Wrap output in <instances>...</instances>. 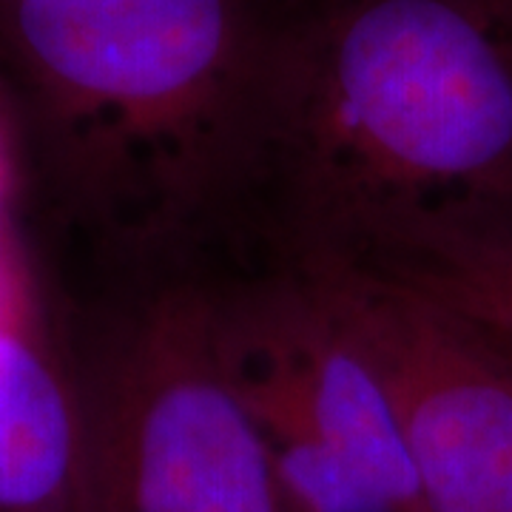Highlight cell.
<instances>
[{
  "label": "cell",
  "instance_id": "3957f363",
  "mask_svg": "<svg viewBox=\"0 0 512 512\" xmlns=\"http://www.w3.org/2000/svg\"><path fill=\"white\" fill-rule=\"evenodd\" d=\"M92 512H288L222 365L208 276L146 282L83 393Z\"/></svg>",
  "mask_w": 512,
  "mask_h": 512
},
{
  "label": "cell",
  "instance_id": "277c9868",
  "mask_svg": "<svg viewBox=\"0 0 512 512\" xmlns=\"http://www.w3.org/2000/svg\"><path fill=\"white\" fill-rule=\"evenodd\" d=\"M222 365L274 458L288 512H421L379 373L308 276L214 274Z\"/></svg>",
  "mask_w": 512,
  "mask_h": 512
},
{
  "label": "cell",
  "instance_id": "9c48e42d",
  "mask_svg": "<svg viewBox=\"0 0 512 512\" xmlns=\"http://www.w3.org/2000/svg\"><path fill=\"white\" fill-rule=\"evenodd\" d=\"M493 342H495V339H493ZM495 345H498V342H495ZM501 348H504V345H501ZM504 350H507V353H510V359H512V348H504Z\"/></svg>",
  "mask_w": 512,
  "mask_h": 512
},
{
  "label": "cell",
  "instance_id": "8992f818",
  "mask_svg": "<svg viewBox=\"0 0 512 512\" xmlns=\"http://www.w3.org/2000/svg\"><path fill=\"white\" fill-rule=\"evenodd\" d=\"M0 512H92L83 393L15 319H0Z\"/></svg>",
  "mask_w": 512,
  "mask_h": 512
},
{
  "label": "cell",
  "instance_id": "7a4b0ae2",
  "mask_svg": "<svg viewBox=\"0 0 512 512\" xmlns=\"http://www.w3.org/2000/svg\"><path fill=\"white\" fill-rule=\"evenodd\" d=\"M288 0H0V55L83 211L146 282L239 242Z\"/></svg>",
  "mask_w": 512,
  "mask_h": 512
},
{
  "label": "cell",
  "instance_id": "6da1fadb",
  "mask_svg": "<svg viewBox=\"0 0 512 512\" xmlns=\"http://www.w3.org/2000/svg\"><path fill=\"white\" fill-rule=\"evenodd\" d=\"M458 214L512 220V0H288L242 225L259 268Z\"/></svg>",
  "mask_w": 512,
  "mask_h": 512
},
{
  "label": "cell",
  "instance_id": "52a82bcc",
  "mask_svg": "<svg viewBox=\"0 0 512 512\" xmlns=\"http://www.w3.org/2000/svg\"><path fill=\"white\" fill-rule=\"evenodd\" d=\"M342 265L419 293L512 348V220L458 214L387 239Z\"/></svg>",
  "mask_w": 512,
  "mask_h": 512
},
{
  "label": "cell",
  "instance_id": "ba28073f",
  "mask_svg": "<svg viewBox=\"0 0 512 512\" xmlns=\"http://www.w3.org/2000/svg\"><path fill=\"white\" fill-rule=\"evenodd\" d=\"M6 293H3V279H0V319H6Z\"/></svg>",
  "mask_w": 512,
  "mask_h": 512
},
{
  "label": "cell",
  "instance_id": "5b68a950",
  "mask_svg": "<svg viewBox=\"0 0 512 512\" xmlns=\"http://www.w3.org/2000/svg\"><path fill=\"white\" fill-rule=\"evenodd\" d=\"M308 276L379 373L419 481L421 512H512V359L396 282L342 265Z\"/></svg>",
  "mask_w": 512,
  "mask_h": 512
}]
</instances>
